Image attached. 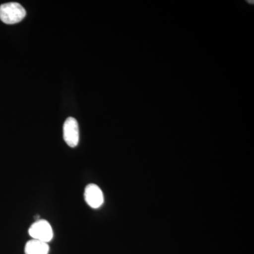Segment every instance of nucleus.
Segmentation results:
<instances>
[{
    "label": "nucleus",
    "mask_w": 254,
    "mask_h": 254,
    "mask_svg": "<svg viewBox=\"0 0 254 254\" xmlns=\"http://www.w3.org/2000/svg\"><path fill=\"white\" fill-rule=\"evenodd\" d=\"M26 15V10L18 3H5L0 6V20L6 24L20 22Z\"/></svg>",
    "instance_id": "1"
},
{
    "label": "nucleus",
    "mask_w": 254,
    "mask_h": 254,
    "mask_svg": "<svg viewBox=\"0 0 254 254\" xmlns=\"http://www.w3.org/2000/svg\"><path fill=\"white\" fill-rule=\"evenodd\" d=\"M49 251L48 243L33 239L28 241L25 247L26 254H48Z\"/></svg>",
    "instance_id": "5"
},
{
    "label": "nucleus",
    "mask_w": 254,
    "mask_h": 254,
    "mask_svg": "<svg viewBox=\"0 0 254 254\" xmlns=\"http://www.w3.org/2000/svg\"><path fill=\"white\" fill-rule=\"evenodd\" d=\"M64 139L71 148L77 146L79 142V128L76 119H66L63 126Z\"/></svg>",
    "instance_id": "3"
},
{
    "label": "nucleus",
    "mask_w": 254,
    "mask_h": 254,
    "mask_svg": "<svg viewBox=\"0 0 254 254\" xmlns=\"http://www.w3.org/2000/svg\"><path fill=\"white\" fill-rule=\"evenodd\" d=\"M28 234L33 240L42 242H50L53 238V230L49 222L46 220H38L30 227Z\"/></svg>",
    "instance_id": "2"
},
{
    "label": "nucleus",
    "mask_w": 254,
    "mask_h": 254,
    "mask_svg": "<svg viewBox=\"0 0 254 254\" xmlns=\"http://www.w3.org/2000/svg\"><path fill=\"white\" fill-rule=\"evenodd\" d=\"M84 199L91 208L96 209L104 203V195L98 185L89 184L85 188Z\"/></svg>",
    "instance_id": "4"
}]
</instances>
